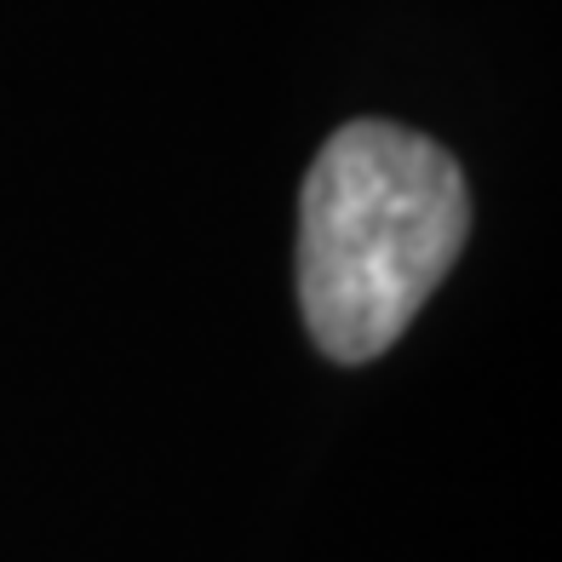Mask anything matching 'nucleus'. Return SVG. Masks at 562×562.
<instances>
[{
  "instance_id": "nucleus-1",
  "label": "nucleus",
  "mask_w": 562,
  "mask_h": 562,
  "mask_svg": "<svg viewBox=\"0 0 562 562\" xmlns=\"http://www.w3.org/2000/svg\"><path fill=\"white\" fill-rule=\"evenodd\" d=\"M471 236V190L442 144L396 121H350L299 195V304L322 356H385Z\"/></svg>"
}]
</instances>
